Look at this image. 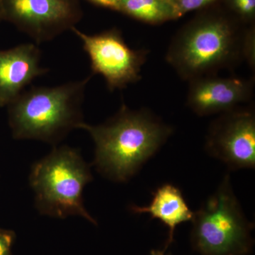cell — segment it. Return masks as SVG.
I'll use <instances>...</instances> for the list:
<instances>
[{
    "label": "cell",
    "instance_id": "obj_1",
    "mask_svg": "<svg viewBox=\"0 0 255 255\" xmlns=\"http://www.w3.org/2000/svg\"><path fill=\"white\" fill-rule=\"evenodd\" d=\"M95 145L93 164L104 177L127 182L157 153L173 133V128L150 111L132 110L122 104L107 122L92 126L82 123Z\"/></svg>",
    "mask_w": 255,
    "mask_h": 255
},
{
    "label": "cell",
    "instance_id": "obj_2",
    "mask_svg": "<svg viewBox=\"0 0 255 255\" xmlns=\"http://www.w3.org/2000/svg\"><path fill=\"white\" fill-rule=\"evenodd\" d=\"M93 75L55 87H32L8 107L12 136L54 146L84 123L82 105Z\"/></svg>",
    "mask_w": 255,
    "mask_h": 255
},
{
    "label": "cell",
    "instance_id": "obj_3",
    "mask_svg": "<svg viewBox=\"0 0 255 255\" xmlns=\"http://www.w3.org/2000/svg\"><path fill=\"white\" fill-rule=\"evenodd\" d=\"M244 33L223 16H200L175 35L166 60L184 80L216 75L243 61Z\"/></svg>",
    "mask_w": 255,
    "mask_h": 255
},
{
    "label": "cell",
    "instance_id": "obj_4",
    "mask_svg": "<svg viewBox=\"0 0 255 255\" xmlns=\"http://www.w3.org/2000/svg\"><path fill=\"white\" fill-rule=\"evenodd\" d=\"M93 180L90 165L78 149L56 147L32 165L30 186L35 194V205L40 214L65 219L79 216L97 226L83 202V190Z\"/></svg>",
    "mask_w": 255,
    "mask_h": 255
},
{
    "label": "cell",
    "instance_id": "obj_5",
    "mask_svg": "<svg viewBox=\"0 0 255 255\" xmlns=\"http://www.w3.org/2000/svg\"><path fill=\"white\" fill-rule=\"evenodd\" d=\"M191 246L199 255H250L254 224L242 209L226 174L214 194L194 212Z\"/></svg>",
    "mask_w": 255,
    "mask_h": 255
},
{
    "label": "cell",
    "instance_id": "obj_6",
    "mask_svg": "<svg viewBox=\"0 0 255 255\" xmlns=\"http://www.w3.org/2000/svg\"><path fill=\"white\" fill-rule=\"evenodd\" d=\"M71 31L80 38L90 58L92 75H102L110 91L122 90L141 79L148 50L130 48L117 28L94 35L75 27Z\"/></svg>",
    "mask_w": 255,
    "mask_h": 255
},
{
    "label": "cell",
    "instance_id": "obj_7",
    "mask_svg": "<svg viewBox=\"0 0 255 255\" xmlns=\"http://www.w3.org/2000/svg\"><path fill=\"white\" fill-rule=\"evenodd\" d=\"M0 14L39 44L75 27L82 11L76 0H0Z\"/></svg>",
    "mask_w": 255,
    "mask_h": 255
},
{
    "label": "cell",
    "instance_id": "obj_8",
    "mask_svg": "<svg viewBox=\"0 0 255 255\" xmlns=\"http://www.w3.org/2000/svg\"><path fill=\"white\" fill-rule=\"evenodd\" d=\"M205 149L231 170L255 169L254 109L238 107L220 114L210 125Z\"/></svg>",
    "mask_w": 255,
    "mask_h": 255
},
{
    "label": "cell",
    "instance_id": "obj_9",
    "mask_svg": "<svg viewBox=\"0 0 255 255\" xmlns=\"http://www.w3.org/2000/svg\"><path fill=\"white\" fill-rule=\"evenodd\" d=\"M254 87V78L201 77L189 81L187 105L200 117L221 114L249 102Z\"/></svg>",
    "mask_w": 255,
    "mask_h": 255
},
{
    "label": "cell",
    "instance_id": "obj_10",
    "mask_svg": "<svg viewBox=\"0 0 255 255\" xmlns=\"http://www.w3.org/2000/svg\"><path fill=\"white\" fill-rule=\"evenodd\" d=\"M41 61V51L36 43L0 50V107H7L33 80L48 73Z\"/></svg>",
    "mask_w": 255,
    "mask_h": 255
},
{
    "label": "cell",
    "instance_id": "obj_11",
    "mask_svg": "<svg viewBox=\"0 0 255 255\" xmlns=\"http://www.w3.org/2000/svg\"><path fill=\"white\" fill-rule=\"evenodd\" d=\"M152 201L150 205L137 206L132 205L130 210L134 214H148L151 219H157L169 229L163 251L173 243L176 228L182 223L191 221L194 212L188 206L182 191L174 184H166L157 188L152 192Z\"/></svg>",
    "mask_w": 255,
    "mask_h": 255
},
{
    "label": "cell",
    "instance_id": "obj_12",
    "mask_svg": "<svg viewBox=\"0 0 255 255\" xmlns=\"http://www.w3.org/2000/svg\"><path fill=\"white\" fill-rule=\"evenodd\" d=\"M119 11L152 24L175 19L173 6L165 0H120Z\"/></svg>",
    "mask_w": 255,
    "mask_h": 255
},
{
    "label": "cell",
    "instance_id": "obj_13",
    "mask_svg": "<svg viewBox=\"0 0 255 255\" xmlns=\"http://www.w3.org/2000/svg\"><path fill=\"white\" fill-rule=\"evenodd\" d=\"M216 0H174L172 3L175 18L190 11L202 9L215 2Z\"/></svg>",
    "mask_w": 255,
    "mask_h": 255
},
{
    "label": "cell",
    "instance_id": "obj_14",
    "mask_svg": "<svg viewBox=\"0 0 255 255\" xmlns=\"http://www.w3.org/2000/svg\"><path fill=\"white\" fill-rule=\"evenodd\" d=\"M243 60H246L252 70L255 68V31L251 27L244 33L243 44Z\"/></svg>",
    "mask_w": 255,
    "mask_h": 255
},
{
    "label": "cell",
    "instance_id": "obj_15",
    "mask_svg": "<svg viewBox=\"0 0 255 255\" xmlns=\"http://www.w3.org/2000/svg\"><path fill=\"white\" fill-rule=\"evenodd\" d=\"M228 5L243 19L252 21L255 16V0H227Z\"/></svg>",
    "mask_w": 255,
    "mask_h": 255
},
{
    "label": "cell",
    "instance_id": "obj_16",
    "mask_svg": "<svg viewBox=\"0 0 255 255\" xmlns=\"http://www.w3.org/2000/svg\"><path fill=\"white\" fill-rule=\"evenodd\" d=\"M15 239L14 231L0 228V255H12L11 248Z\"/></svg>",
    "mask_w": 255,
    "mask_h": 255
},
{
    "label": "cell",
    "instance_id": "obj_17",
    "mask_svg": "<svg viewBox=\"0 0 255 255\" xmlns=\"http://www.w3.org/2000/svg\"><path fill=\"white\" fill-rule=\"evenodd\" d=\"M93 4L103 7L109 8V9L119 11V1L120 0H88Z\"/></svg>",
    "mask_w": 255,
    "mask_h": 255
},
{
    "label": "cell",
    "instance_id": "obj_18",
    "mask_svg": "<svg viewBox=\"0 0 255 255\" xmlns=\"http://www.w3.org/2000/svg\"><path fill=\"white\" fill-rule=\"evenodd\" d=\"M164 251H152L151 255H164Z\"/></svg>",
    "mask_w": 255,
    "mask_h": 255
},
{
    "label": "cell",
    "instance_id": "obj_19",
    "mask_svg": "<svg viewBox=\"0 0 255 255\" xmlns=\"http://www.w3.org/2000/svg\"><path fill=\"white\" fill-rule=\"evenodd\" d=\"M165 1H169V3H171V4H172V3H173L174 0H165Z\"/></svg>",
    "mask_w": 255,
    "mask_h": 255
},
{
    "label": "cell",
    "instance_id": "obj_20",
    "mask_svg": "<svg viewBox=\"0 0 255 255\" xmlns=\"http://www.w3.org/2000/svg\"><path fill=\"white\" fill-rule=\"evenodd\" d=\"M1 20H2V19H1V14H0V21H1Z\"/></svg>",
    "mask_w": 255,
    "mask_h": 255
}]
</instances>
